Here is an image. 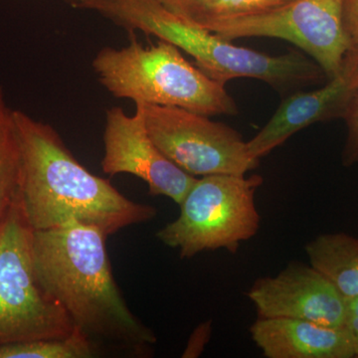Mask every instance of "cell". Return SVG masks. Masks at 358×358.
<instances>
[{
  "label": "cell",
  "mask_w": 358,
  "mask_h": 358,
  "mask_svg": "<svg viewBox=\"0 0 358 358\" xmlns=\"http://www.w3.org/2000/svg\"><path fill=\"white\" fill-rule=\"evenodd\" d=\"M21 154L20 205L33 231L80 222L106 236L152 220L154 206L138 203L82 166L50 124L13 110Z\"/></svg>",
  "instance_id": "6da1fadb"
},
{
  "label": "cell",
  "mask_w": 358,
  "mask_h": 358,
  "mask_svg": "<svg viewBox=\"0 0 358 358\" xmlns=\"http://www.w3.org/2000/svg\"><path fill=\"white\" fill-rule=\"evenodd\" d=\"M102 230L76 221L32 230L35 275L92 341L145 352L157 343L154 331L129 310L113 275Z\"/></svg>",
  "instance_id": "7a4b0ae2"
},
{
  "label": "cell",
  "mask_w": 358,
  "mask_h": 358,
  "mask_svg": "<svg viewBox=\"0 0 358 358\" xmlns=\"http://www.w3.org/2000/svg\"><path fill=\"white\" fill-rule=\"evenodd\" d=\"M64 1L73 8L100 14L128 31L131 37L141 31L173 44L194 58L205 74L223 84L237 78H252L265 82L280 93H288L327 79L317 63L300 52L272 56L237 46L178 17L159 0Z\"/></svg>",
  "instance_id": "3957f363"
},
{
  "label": "cell",
  "mask_w": 358,
  "mask_h": 358,
  "mask_svg": "<svg viewBox=\"0 0 358 358\" xmlns=\"http://www.w3.org/2000/svg\"><path fill=\"white\" fill-rule=\"evenodd\" d=\"M92 66L99 82L117 99L180 108L207 117L238 114L226 84L205 74L183 57L180 49L164 40L145 47L131 37L124 48L101 49Z\"/></svg>",
  "instance_id": "277c9868"
},
{
  "label": "cell",
  "mask_w": 358,
  "mask_h": 358,
  "mask_svg": "<svg viewBox=\"0 0 358 358\" xmlns=\"http://www.w3.org/2000/svg\"><path fill=\"white\" fill-rule=\"evenodd\" d=\"M259 174H213L197 178L182 200L180 213L157 233L162 243L178 250L181 259L227 250L255 237L261 217L256 192L263 185Z\"/></svg>",
  "instance_id": "5b68a950"
},
{
  "label": "cell",
  "mask_w": 358,
  "mask_h": 358,
  "mask_svg": "<svg viewBox=\"0 0 358 358\" xmlns=\"http://www.w3.org/2000/svg\"><path fill=\"white\" fill-rule=\"evenodd\" d=\"M31 240L18 201L0 232V345L65 338L76 329L37 281Z\"/></svg>",
  "instance_id": "8992f818"
},
{
  "label": "cell",
  "mask_w": 358,
  "mask_h": 358,
  "mask_svg": "<svg viewBox=\"0 0 358 358\" xmlns=\"http://www.w3.org/2000/svg\"><path fill=\"white\" fill-rule=\"evenodd\" d=\"M345 0H296L268 13L216 21L207 27L224 40L268 37L296 45L327 79L341 72L352 49L343 26Z\"/></svg>",
  "instance_id": "52a82bcc"
},
{
  "label": "cell",
  "mask_w": 358,
  "mask_h": 358,
  "mask_svg": "<svg viewBox=\"0 0 358 358\" xmlns=\"http://www.w3.org/2000/svg\"><path fill=\"white\" fill-rule=\"evenodd\" d=\"M141 105L150 138L186 173L246 176L260 164L241 134L227 124L180 108Z\"/></svg>",
  "instance_id": "ba28073f"
},
{
  "label": "cell",
  "mask_w": 358,
  "mask_h": 358,
  "mask_svg": "<svg viewBox=\"0 0 358 358\" xmlns=\"http://www.w3.org/2000/svg\"><path fill=\"white\" fill-rule=\"evenodd\" d=\"M103 141V173L133 174L147 183L154 196L169 197L179 205L196 181L167 159L150 138L141 103H136L133 115L119 107L108 110Z\"/></svg>",
  "instance_id": "9c48e42d"
},
{
  "label": "cell",
  "mask_w": 358,
  "mask_h": 358,
  "mask_svg": "<svg viewBox=\"0 0 358 358\" xmlns=\"http://www.w3.org/2000/svg\"><path fill=\"white\" fill-rule=\"evenodd\" d=\"M247 296L259 317H289L322 326H345L348 299L310 264H289L279 274L257 280Z\"/></svg>",
  "instance_id": "30bf717a"
},
{
  "label": "cell",
  "mask_w": 358,
  "mask_h": 358,
  "mask_svg": "<svg viewBox=\"0 0 358 358\" xmlns=\"http://www.w3.org/2000/svg\"><path fill=\"white\" fill-rule=\"evenodd\" d=\"M358 83V51L350 49L341 72L313 91H296L286 96L270 121L247 141L249 154L260 160L317 122L343 119Z\"/></svg>",
  "instance_id": "8fae6325"
},
{
  "label": "cell",
  "mask_w": 358,
  "mask_h": 358,
  "mask_svg": "<svg viewBox=\"0 0 358 358\" xmlns=\"http://www.w3.org/2000/svg\"><path fill=\"white\" fill-rule=\"evenodd\" d=\"M250 334L268 358H355L343 327L289 317H258Z\"/></svg>",
  "instance_id": "7c38bea8"
},
{
  "label": "cell",
  "mask_w": 358,
  "mask_h": 358,
  "mask_svg": "<svg viewBox=\"0 0 358 358\" xmlns=\"http://www.w3.org/2000/svg\"><path fill=\"white\" fill-rule=\"evenodd\" d=\"M306 253L310 265L348 300L358 296V238L345 233L319 235L306 245Z\"/></svg>",
  "instance_id": "4fadbf2b"
},
{
  "label": "cell",
  "mask_w": 358,
  "mask_h": 358,
  "mask_svg": "<svg viewBox=\"0 0 358 358\" xmlns=\"http://www.w3.org/2000/svg\"><path fill=\"white\" fill-rule=\"evenodd\" d=\"M21 154L13 110L0 87V232L20 201Z\"/></svg>",
  "instance_id": "5bb4252c"
},
{
  "label": "cell",
  "mask_w": 358,
  "mask_h": 358,
  "mask_svg": "<svg viewBox=\"0 0 358 358\" xmlns=\"http://www.w3.org/2000/svg\"><path fill=\"white\" fill-rule=\"evenodd\" d=\"M95 341L79 329L65 338H39L0 345V358H90L96 357Z\"/></svg>",
  "instance_id": "9a60e30c"
},
{
  "label": "cell",
  "mask_w": 358,
  "mask_h": 358,
  "mask_svg": "<svg viewBox=\"0 0 358 358\" xmlns=\"http://www.w3.org/2000/svg\"><path fill=\"white\" fill-rule=\"evenodd\" d=\"M296 0H215L201 27L216 21L257 15L275 10Z\"/></svg>",
  "instance_id": "2e32d148"
},
{
  "label": "cell",
  "mask_w": 358,
  "mask_h": 358,
  "mask_svg": "<svg viewBox=\"0 0 358 358\" xmlns=\"http://www.w3.org/2000/svg\"><path fill=\"white\" fill-rule=\"evenodd\" d=\"M348 128V136L343 152V164L352 166L358 164V83L343 117Z\"/></svg>",
  "instance_id": "e0dca14e"
},
{
  "label": "cell",
  "mask_w": 358,
  "mask_h": 358,
  "mask_svg": "<svg viewBox=\"0 0 358 358\" xmlns=\"http://www.w3.org/2000/svg\"><path fill=\"white\" fill-rule=\"evenodd\" d=\"M162 6L166 7L178 17L188 22L199 25L206 20L215 0H159Z\"/></svg>",
  "instance_id": "ac0fdd59"
},
{
  "label": "cell",
  "mask_w": 358,
  "mask_h": 358,
  "mask_svg": "<svg viewBox=\"0 0 358 358\" xmlns=\"http://www.w3.org/2000/svg\"><path fill=\"white\" fill-rule=\"evenodd\" d=\"M343 26L352 48L358 51V0H345L343 6Z\"/></svg>",
  "instance_id": "d6986e66"
},
{
  "label": "cell",
  "mask_w": 358,
  "mask_h": 358,
  "mask_svg": "<svg viewBox=\"0 0 358 358\" xmlns=\"http://www.w3.org/2000/svg\"><path fill=\"white\" fill-rule=\"evenodd\" d=\"M343 329H345L348 338L352 341L355 357L358 358V296L348 301V310H346Z\"/></svg>",
  "instance_id": "ffe728a7"
},
{
  "label": "cell",
  "mask_w": 358,
  "mask_h": 358,
  "mask_svg": "<svg viewBox=\"0 0 358 358\" xmlns=\"http://www.w3.org/2000/svg\"><path fill=\"white\" fill-rule=\"evenodd\" d=\"M211 324L210 322H204L199 329H195L192 338H190L189 343L185 352V357H196L200 355L202 350H204L205 345L208 343L210 338Z\"/></svg>",
  "instance_id": "44dd1931"
},
{
  "label": "cell",
  "mask_w": 358,
  "mask_h": 358,
  "mask_svg": "<svg viewBox=\"0 0 358 358\" xmlns=\"http://www.w3.org/2000/svg\"><path fill=\"white\" fill-rule=\"evenodd\" d=\"M13 1H18V0H13Z\"/></svg>",
  "instance_id": "7402d4cb"
}]
</instances>
